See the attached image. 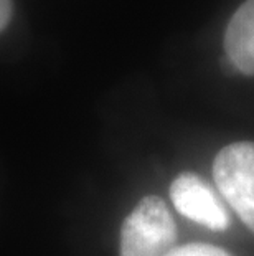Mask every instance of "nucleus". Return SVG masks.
Segmentation results:
<instances>
[{"label":"nucleus","mask_w":254,"mask_h":256,"mask_svg":"<svg viewBox=\"0 0 254 256\" xmlns=\"http://www.w3.org/2000/svg\"><path fill=\"white\" fill-rule=\"evenodd\" d=\"M177 226L164 200L145 197L121 230V256H167L175 246Z\"/></svg>","instance_id":"nucleus-1"},{"label":"nucleus","mask_w":254,"mask_h":256,"mask_svg":"<svg viewBox=\"0 0 254 256\" xmlns=\"http://www.w3.org/2000/svg\"><path fill=\"white\" fill-rule=\"evenodd\" d=\"M215 182L241 220L254 232V142H236L216 156Z\"/></svg>","instance_id":"nucleus-2"},{"label":"nucleus","mask_w":254,"mask_h":256,"mask_svg":"<svg viewBox=\"0 0 254 256\" xmlns=\"http://www.w3.org/2000/svg\"><path fill=\"white\" fill-rule=\"evenodd\" d=\"M225 48L238 72L254 76V0H246L230 20Z\"/></svg>","instance_id":"nucleus-4"},{"label":"nucleus","mask_w":254,"mask_h":256,"mask_svg":"<svg viewBox=\"0 0 254 256\" xmlns=\"http://www.w3.org/2000/svg\"><path fill=\"white\" fill-rule=\"evenodd\" d=\"M170 198L183 216L210 230H225L230 225V215L208 184L197 174L185 172L178 176L170 187Z\"/></svg>","instance_id":"nucleus-3"},{"label":"nucleus","mask_w":254,"mask_h":256,"mask_svg":"<svg viewBox=\"0 0 254 256\" xmlns=\"http://www.w3.org/2000/svg\"><path fill=\"white\" fill-rule=\"evenodd\" d=\"M12 18V0H0V32L8 25Z\"/></svg>","instance_id":"nucleus-6"},{"label":"nucleus","mask_w":254,"mask_h":256,"mask_svg":"<svg viewBox=\"0 0 254 256\" xmlns=\"http://www.w3.org/2000/svg\"><path fill=\"white\" fill-rule=\"evenodd\" d=\"M167 256H230L221 248L212 246V244H203V243H193L185 244V246L174 248Z\"/></svg>","instance_id":"nucleus-5"}]
</instances>
